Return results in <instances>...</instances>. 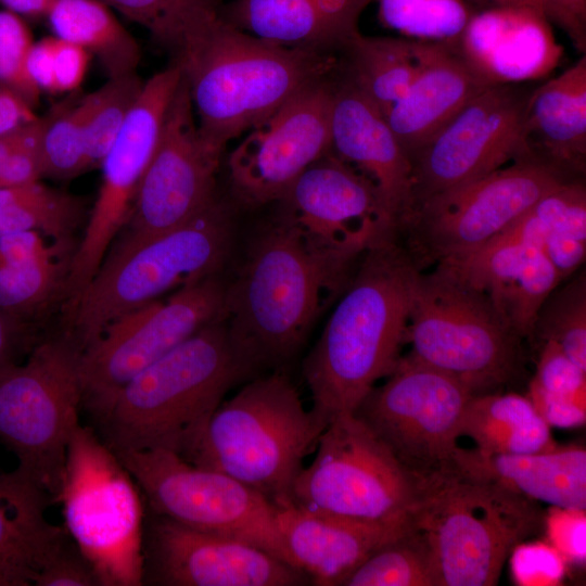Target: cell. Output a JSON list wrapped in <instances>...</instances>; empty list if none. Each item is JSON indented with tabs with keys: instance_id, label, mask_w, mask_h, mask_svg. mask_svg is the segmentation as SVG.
Here are the masks:
<instances>
[{
	"instance_id": "6da1fadb",
	"label": "cell",
	"mask_w": 586,
	"mask_h": 586,
	"mask_svg": "<svg viewBox=\"0 0 586 586\" xmlns=\"http://www.w3.org/2000/svg\"><path fill=\"white\" fill-rule=\"evenodd\" d=\"M361 256L324 250L278 215L255 234L237 276L226 282L222 313L231 348L250 378L285 370Z\"/></svg>"
},
{
	"instance_id": "7a4b0ae2",
	"label": "cell",
	"mask_w": 586,
	"mask_h": 586,
	"mask_svg": "<svg viewBox=\"0 0 586 586\" xmlns=\"http://www.w3.org/2000/svg\"><path fill=\"white\" fill-rule=\"evenodd\" d=\"M419 271L396 238L359 258L302 366L311 410L327 425L339 415L353 413L396 367Z\"/></svg>"
},
{
	"instance_id": "3957f363",
	"label": "cell",
	"mask_w": 586,
	"mask_h": 586,
	"mask_svg": "<svg viewBox=\"0 0 586 586\" xmlns=\"http://www.w3.org/2000/svg\"><path fill=\"white\" fill-rule=\"evenodd\" d=\"M181 67L201 136L225 151L313 81L334 73V54L252 36L219 15L188 36L173 61Z\"/></svg>"
},
{
	"instance_id": "277c9868",
	"label": "cell",
	"mask_w": 586,
	"mask_h": 586,
	"mask_svg": "<svg viewBox=\"0 0 586 586\" xmlns=\"http://www.w3.org/2000/svg\"><path fill=\"white\" fill-rule=\"evenodd\" d=\"M249 374L222 318L137 373L94 421L116 454L162 449L187 459L227 392Z\"/></svg>"
},
{
	"instance_id": "5b68a950",
	"label": "cell",
	"mask_w": 586,
	"mask_h": 586,
	"mask_svg": "<svg viewBox=\"0 0 586 586\" xmlns=\"http://www.w3.org/2000/svg\"><path fill=\"white\" fill-rule=\"evenodd\" d=\"M233 228L229 205L217 196L170 230L137 242H114L87 286L61 310L60 327L85 351L118 317L163 293L220 275Z\"/></svg>"
},
{
	"instance_id": "8992f818",
	"label": "cell",
	"mask_w": 586,
	"mask_h": 586,
	"mask_svg": "<svg viewBox=\"0 0 586 586\" xmlns=\"http://www.w3.org/2000/svg\"><path fill=\"white\" fill-rule=\"evenodd\" d=\"M284 371L251 379L211 417L186 459L225 473L277 507L292 504L303 462L326 429Z\"/></svg>"
},
{
	"instance_id": "52a82bcc",
	"label": "cell",
	"mask_w": 586,
	"mask_h": 586,
	"mask_svg": "<svg viewBox=\"0 0 586 586\" xmlns=\"http://www.w3.org/2000/svg\"><path fill=\"white\" fill-rule=\"evenodd\" d=\"M540 521L536 501L454 466L421 477L409 514L430 549L438 586L496 585L513 548Z\"/></svg>"
},
{
	"instance_id": "ba28073f",
	"label": "cell",
	"mask_w": 586,
	"mask_h": 586,
	"mask_svg": "<svg viewBox=\"0 0 586 586\" xmlns=\"http://www.w3.org/2000/svg\"><path fill=\"white\" fill-rule=\"evenodd\" d=\"M521 341L484 293L445 266L418 272L405 335L413 359L458 380L473 396L499 393L522 373Z\"/></svg>"
},
{
	"instance_id": "9c48e42d",
	"label": "cell",
	"mask_w": 586,
	"mask_h": 586,
	"mask_svg": "<svg viewBox=\"0 0 586 586\" xmlns=\"http://www.w3.org/2000/svg\"><path fill=\"white\" fill-rule=\"evenodd\" d=\"M52 504L101 586H142L143 495L116 453L79 423Z\"/></svg>"
},
{
	"instance_id": "30bf717a",
	"label": "cell",
	"mask_w": 586,
	"mask_h": 586,
	"mask_svg": "<svg viewBox=\"0 0 586 586\" xmlns=\"http://www.w3.org/2000/svg\"><path fill=\"white\" fill-rule=\"evenodd\" d=\"M82 353L75 336L59 327L0 379V442L16 457V470L47 492L51 504L79 425Z\"/></svg>"
},
{
	"instance_id": "8fae6325",
	"label": "cell",
	"mask_w": 586,
	"mask_h": 586,
	"mask_svg": "<svg viewBox=\"0 0 586 586\" xmlns=\"http://www.w3.org/2000/svg\"><path fill=\"white\" fill-rule=\"evenodd\" d=\"M570 179L534 157H520L479 179L433 195L402 222L417 267L470 254L499 234L547 192Z\"/></svg>"
},
{
	"instance_id": "7c38bea8",
	"label": "cell",
	"mask_w": 586,
	"mask_h": 586,
	"mask_svg": "<svg viewBox=\"0 0 586 586\" xmlns=\"http://www.w3.org/2000/svg\"><path fill=\"white\" fill-rule=\"evenodd\" d=\"M315 449L294 482L292 504L371 520L409 517L421 477L354 413L331 420Z\"/></svg>"
},
{
	"instance_id": "4fadbf2b",
	"label": "cell",
	"mask_w": 586,
	"mask_h": 586,
	"mask_svg": "<svg viewBox=\"0 0 586 586\" xmlns=\"http://www.w3.org/2000/svg\"><path fill=\"white\" fill-rule=\"evenodd\" d=\"M116 455L133 476L150 511L199 531L255 545L291 564L278 526L277 506L258 492L171 451Z\"/></svg>"
},
{
	"instance_id": "5bb4252c",
	"label": "cell",
	"mask_w": 586,
	"mask_h": 586,
	"mask_svg": "<svg viewBox=\"0 0 586 586\" xmlns=\"http://www.w3.org/2000/svg\"><path fill=\"white\" fill-rule=\"evenodd\" d=\"M225 290L220 275L212 276L109 323L81 355V408L97 421L137 373L222 318Z\"/></svg>"
},
{
	"instance_id": "9a60e30c",
	"label": "cell",
	"mask_w": 586,
	"mask_h": 586,
	"mask_svg": "<svg viewBox=\"0 0 586 586\" xmlns=\"http://www.w3.org/2000/svg\"><path fill=\"white\" fill-rule=\"evenodd\" d=\"M472 396L458 380L407 355L353 413L411 473L423 477L453 467Z\"/></svg>"
},
{
	"instance_id": "2e32d148",
	"label": "cell",
	"mask_w": 586,
	"mask_h": 586,
	"mask_svg": "<svg viewBox=\"0 0 586 586\" xmlns=\"http://www.w3.org/2000/svg\"><path fill=\"white\" fill-rule=\"evenodd\" d=\"M536 86L519 82L485 88L423 144L410 157L409 213L433 195L523 157L524 118Z\"/></svg>"
},
{
	"instance_id": "e0dca14e",
	"label": "cell",
	"mask_w": 586,
	"mask_h": 586,
	"mask_svg": "<svg viewBox=\"0 0 586 586\" xmlns=\"http://www.w3.org/2000/svg\"><path fill=\"white\" fill-rule=\"evenodd\" d=\"M181 77V67L173 62L144 81L137 103L103 157L99 193L72 256L61 310L87 286L128 221Z\"/></svg>"
},
{
	"instance_id": "ac0fdd59",
	"label": "cell",
	"mask_w": 586,
	"mask_h": 586,
	"mask_svg": "<svg viewBox=\"0 0 586 586\" xmlns=\"http://www.w3.org/2000/svg\"><path fill=\"white\" fill-rule=\"evenodd\" d=\"M334 73L298 91L230 152L228 179L239 204L255 208L279 202L308 166L330 152Z\"/></svg>"
},
{
	"instance_id": "d6986e66",
	"label": "cell",
	"mask_w": 586,
	"mask_h": 586,
	"mask_svg": "<svg viewBox=\"0 0 586 586\" xmlns=\"http://www.w3.org/2000/svg\"><path fill=\"white\" fill-rule=\"evenodd\" d=\"M222 153L201 136L182 75L129 219L114 242L131 243L163 233L206 208L218 196L216 176Z\"/></svg>"
},
{
	"instance_id": "ffe728a7",
	"label": "cell",
	"mask_w": 586,
	"mask_h": 586,
	"mask_svg": "<svg viewBox=\"0 0 586 586\" xmlns=\"http://www.w3.org/2000/svg\"><path fill=\"white\" fill-rule=\"evenodd\" d=\"M142 585H310L295 566L243 540L199 531L146 509Z\"/></svg>"
},
{
	"instance_id": "44dd1931",
	"label": "cell",
	"mask_w": 586,
	"mask_h": 586,
	"mask_svg": "<svg viewBox=\"0 0 586 586\" xmlns=\"http://www.w3.org/2000/svg\"><path fill=\"white\" fill-rule=\"evenodd\" d=\"M277 203L279 217L328 251L359 257L396 238L373 184L332 152L308 166Z\"/></svg>"
},
{
	"instance_id": "7402d4cb",
	"label": "cell",
	"mask_w": 586,
	"mask_h": 586,
	"mask_svg": "<svg viewBox=\"0 0 586 586\" xmlns=\"http://www.w3.org/2000/svg\"><path fill=\"white\" fill-rule=\"evenodd\" d=\"M455 46L486 86L536 82L563 55L544 11L527 4L477 9Z\"/></svg>"
},
{
	"instance_id": "603a6c76",
	"label": "cell",
	"mask_w": 586,
	"mask_h": 586,
	"mask_svg": "<svg viewBox=\"0 0 586 586\" xmlns=\"http://www.w3.org/2000/svg\"><path fill=\"white\" fill-rule=\"evenodd\" d=\"M330 152L373 184L397 232L411 205V163L380 109L344 72L334 84Z\"/></svg>"
},
{
	"instance_id": "cb8c5ba5",
	"label": "cell",
	"mask_w": 586,
	"mask_h": 586,
	"mask_svg": "<svg viewBox=\"0 0 586 586\" xmlns=\"http://www.w3.org/2000/svg\"><path fill=\"white\" fill-rule=\"evenodd\" d=\"M277 521L290 563L310 585L342 586L366 559L406 530L409 517L371 520L289 504L277 507Z\"/></svg>"
},
{
	"instance_id": "d4e9b609",
	"label": "cell",
	"mask_w": 586,
	"mask_h": 586,
	"mask_svg": "<svg viewBox=\"0 0 586 586\" xmlns=\"http://www.w3.org/2000/svg\"><path fill=\"white\" fill-rule=\"evenodd\" d=\"M438 264L484 293L522 340L533 339L539 309L561 282L540 249L499 234L470 254Z\"/></svg>"
},
{
	"instance_id": "484cf974",
	"label": "cell",
	"mask_w": 586,
	"mask_h": 586,
	"mask_svg": "<svg viewBox=\"0 0 586 586\" xmlns=\"http://www.w3.org/2000/svg\"><path fill=\"white\" fill-rule=\"evenodd\" d=\"M487 87L461 58L455 41L420 40L417 73L384 117L410 160Z\"/></svg>"
},
{
	"instance_id": "4316f807",
	"label": "cell",
	"mask_w": 586,
	"mask_h": 586,
	"mask_svg": "<svg viewBox=\"0 0 586 586\" xmlns=\"http://www.w3.org/2000/svg\"><path fill=\"white\" fill-rule=\"evenodd\" d=\"M372 0H232L219 15L257 38L327 54L342 52L359 31Z\"/></svg>"
},
{
	"instance_id": "83f0119b",
	"label": "cell",
	"mask_w": 586,
	"mask_h": 586,
	"mask_svg": "<svg viewBox=\"0 0 586 586\" xmlns=\"http://www.w3.org/2000/svg\"><path fill=\"white\" fill-rule=\"evenodd\" d=\"M523 157L539 160L570 179L586 167V56L537 85L523 125Z\"/></svg>"
},
{
	"instance_id": "f1b7e54d",
	"label": "cell",
	"mask_w": 586,
	"mask_h": 586,
	"mask_svg": "<svg viewBox=\"0 0 586 586\" xmlns=\"http://www.w3.org/2000/svg\"><path fill=\"white\" fill-rule=\"evenodd\" d=\"M453 466L462 472L498 484L533 501L585 510L586 451L557 447L549 451L509 455L485 454L457 447Z\"/></svg>"
},
{
	"instance_id": "f546056e",
	"label": "cell",
	"mask_w": 586,
	"mask_h": 586,
	"mask_svg": "<svg viewBox=\"0 0 586 586\" xmlns=\"http://www.w3.org/2000/svg\"><path fill=\"white\" fill-rule=\"evenodd\" d=\"M51 498L16 469L0 474V586H34L43 563L67 535L46 515Z\"/></svg>"
},
{
	"instance_id": "4dcf8cb0",
	"label": "cell",
	"mask_w": 586,
	"mask_h": 586,
	"mask_svg": "<svg viewBox=\"0 0 586 586\" xmlns=\"http://www.w3.org/2000/svg\"><path fill=\"white\" fill-rule=\"evenodd\" d=\"M485 454L526 455L556 448L550 426L527 396L491 393L472 396L460 425Z\"/></svg>"
},
{
	"instance_id": "1f68e13d",
	"label": "cell",
	"mask_w": 586,
	"mask_h": 586,
	"mask_svg": "<svg viewBox=\"0 0 586 586\" xmlns=\"http://www.w3.org/2000/svg\"><path fill=\"white\" fill-rule=\"evenodd\" d=\"M44 20L54 37L94 55L109 78L136 73L139 44L103 0H54Z\"/></svg>"
},
{
	"instance_id": "d6a6232c",
	"label": "cell",
	"mask_w": 586,
	"mask_h": 586,
	"mask_svg": "<svg viewBox=\"0 0 586 586\" xmlns=\"http://www.w3.org/2000/svg\"><path fill=\"white\" fill-rule=\"evenodd\" d=\"M420 40L370 37L358 31L342 50L343 72L384 115L410 86Z\"/></svg>"
},
{
	"instance_id": "836d02e7",
	"label": "cell",
	"mask_w": 586,
	"mask_h": 586,
	"mask_svg": "<svg viewBox=\"0 0 586 586\" xmlns=\"http://www.w3.org/2000/svg\"><path fill=\"white\" fill-rule=\"evenodd\" d=\"M74 251L0 264V309L33 323L53 304H62Z\"/></svg>"
},
{
	"instance_id": "e575fe53",
	"label": "cell",
	"mask_w": 586,
	"mask_h": 586,
	"mask_svg": "<svg viewBox=\"0 0 586 586\" xmlns=\"http://www.w3.org/2000/svg\"><path fill=\"white\" fill-rule=\"evenodd\" d=\"M342 586H438L430 549L410 522L366 559Z\"/></svg>"
},
{
	"instance_id": "d590c367",
	"label": "cell",
	"mask_w": 586,
	"mask_h": 586,
	"mask_svg": "<svg viewBox=\"0 0 586 586\" xmlns=\"http://www.w3.org/2000/svg\"><path fill=\"white\" fill-rule=\"evenodd\" d=\"M380 23L402 36L453 42L476 11L470 0H377Z\"/></svg>"
},
{
	"instance_id": "8d00e7d4",
	"label": "cell",
	"mask_w": 586,
	"mask_h": 586,
	"mask_svg": "<svg viewBox=\"0 0 586 586\" xmlns=\"http://www.w3.org/2000/svg\"><path fill=\"white\" fill-rule=\"evenodd\" d=\"M143 85L137 73H130L110 77L101 88L81 97L90 169L100 167L137 103Z\"/></svg>"
},
{
	"instance_id": "74e56055",
	"label": "cell",
	"mask_w": 586,
	"mask_h": 586,
	"mask_svg": "<svg viewBox=\"0 0 586 586\" xmlns=\"http://www.w3.org/2000/svg\"><path fill=\"white\" fill-rule=\"evenodd\" d=\"M144 27L174 56L193 29L217 12L219 0H103Z\"/></svg>"
},
{
	"instance_id": "f35d334b",
	"label": "cell",
	"mask_w": 586,
	"mask_h": 586,
	"mask_svg": "<svg viewBox=\"0 0 586 586\" xmlns=\"http://www.w3.org/2000/svg\"><path fill=\"white\" fill-rule=\"evenodd\" d=\"M81 97L73 92L53 106L41 137L43 177L67 180L90 169Z\"/></svg>"
},
{
	"instance_id": "ab89813d",
	"label": "cell",
	"mask_w": 586,
	"mask_h": 586,
	"mask_svg": "<svg viewBox=\"0 0 586 586\" xmlns=\"http://www.w3.org/2000/svg\"><path fill=\"white\" fill-rule=\"evenodd\" d=\"M533 339L557 343L564 354L586 371V277L578 275L544 302Z\"/></svg>"
},
{
	"instance_id": "60d3db41",
	"label": "cell",
	"mask_w": 586,
	"mask_h": 586,
	"mask_svg": "<svg viewBox=\"0 0 586 586\" xmlns=\"http://www.w3.org/2000/svg\"><path fill=\"white\" fill-rule=\"evenodd\" d=\"M84 216L85 204L80 198L51 189L41 198L1 207L0 238L35 230L54 241H71Z\"/></svg>"
},
{
	"instance_id": "b9f144b4",
	"label": "cell",
	"mask_w": 586,
	"mask_h": 586,
	"mask_svg": "<svg viewBox=\"0 0 586 586\" xmlns=\"http://www.w3.org/2000/svg\"><path fill=\"white\" fill-rule=\"evenodd\" d=\"M33 43L25 20L8 10H0V85L16 92L34 107L41 92L26 71Z\"/></svg>"
},
{
	"instance_id": "7bdbcfd3",
	"label": "cell",
	"mask_w": 586,
	"mask_h": 586,
	"mask_svg": "<svg viewBox=\"0 0 586 586\" xmlns=\"http://www.w3.org/2000/svg\"><path fill=\"white\" fill-rule=\"evenodd\" d=\"M530 384L552 395L585 400L586 371L573 362L557 343L545 341Z\"/></svg>"
},
{
	"instance_id": "ee69618b",
	"label": "cell",
	"mask_w": 586,
	"mask_h": 586,
	"mask_svg": "<svg viewBox=\"0 0 586 586\" xmlns=\"http://www.w3.org/2000/svg\"><path fill=\"white\" fill-rule=\"evenodd\" d=\"M34 586H101V583L89 560L67 534L47 558Z\"/></svg>"
},
{
	"instance_id": "f6af8a7d",
	"label": "cell",
	"mask_w": 586,
	"mask_h": 586,
	"mask_svg": "<svg viewBox=\"0 0 586 586\" xmlns=\"http://www.w3.org/2000/svg\"><path fill=\"white\" fill-rule=\"evenodd\" d=\"M509 558L513 578L519 585H557L563 579L565 560L551 545L522 542Z\"/></svg>"
},
{
	"instance_id": "bcb514c9",
	"label": "cell",
	"mask_w": 586,
	"mask_h": 586,
	"mask_svg": "<svg viewBox=\"0 0 586 586\" xmlns=\"http://www.w3.org/2000/svg\"><path fill=\"white\" fill-rule=\"evenodd\" d=\"M550 545L565 561L582 563L586 558L585 510L553 507L546 519Z\"/></svg>"
},
{
	"instance_id": "7dc6e473",
	"label": "cell",
	"mask_w": 586,
	"mask_h": 586,
	"mask_svg": "<svg viewBox=\"0 0 586 586\" xmlns=\"http://www.w3.org/2000/svg\"><path fill=\"white\" fill-rule=\"evenodd\" d=\"M41 335L34 323L16 319L0 309V379L28 356Z\"/></svg>"
},
{
	"instance_id": "c3c4849f",
	"label": "cell",
	"mask_w": 586,
	"mask_h": 586,
	"mask_svg": "<svg viewBox=\"0 0 586 586\" xmlns=\"http://www.w3.org/2000/svg\"><path fill=\"white\" fill-rule=\"evenodd\" d=\"M527 397L549 426L574 428L585 423L586 400L552 395L532 384Z\"/></svg>"
},
{
	"instance_id": "681fc988",
	"label": "cell",
	"mask_w": 586,
	"mask_h": 586,
	"mask_svg": "<svg viewBox=\"0 0 586 586\" xmlns=\"http://www.w3.org/2000/svg\"><path fill=\"white\" fill-rule=\"evenodd\" d=\"M89 56L90 54L82 48L56 38L54 49L56 92L77 90L85 77Z\"/></svg>"
},
{
	"instance_id": "f907efd6",
	"label": "cell",
	"mask_w": 586,
	"mask_h": 586,
	"mask_svg": "<svg viewBox=\"0 0 586 586\" xmlns=\"http://www.w3.org/2000/svg\"><path fill=\"white\" fill-rule=\"evenodd\" d=\"M544 13L581 53L586 51V0H544Z\"/></svg>"
},
{
	"instance_id": "816d5d0a",
	"label": "cell",
	"mask_w": 586,
	"mask_h": 586,
	"mask_svg": "<svg viewBox=\"0 0 586 586\" xmlns=\"http://www.w3.org/2000/svg\"><path fill=\"white\" fill-rule=\"evenodd\" d=\"M542 251L556 268L562 281L574 273L584 263L586 241L549 232Z\"/></svg>"
},
{
	"instance_id": "f5cc1de1",
	"label": "cell",
	"mask_w": 586,
	"mask_h": 586,
	"mask_svg": "<svg viewBox=\"0 0 586 586\" xmlns=\"http://www.w3.org/2000/svg\"><path fill=\"white\" fill-rule=\"evenodd\" d=\"M56 38L44 37L33 43L26 60L29 79L40 91L56 92L54 78V49Z\"/></svg>"
},
{
	"instance_id": "db71d44e",
	"label": "cell",
	"mask_w": 586,
	"mask_h": 586,
	"mask_svg": "<svg viewBox=\"0 0 586 586\" xmlns=\"http://www.w3.org/2000/svg\"><path fill=\"white\" fill-rule=\"evenodd\" d=\"M33 106L11 89L0 85V137L34 120Z\"/></svg>"
},
{
	"instance_id": "11a10c76",
	"label": "cell",
	"mask_w": 586,
	"mask_h": 586,
	"mask_svg": "<svg viewBox=\"0 0 586 586\" xmlns=\"http://www.w3.org/2000/svg\"><path fill=\"white\" fill-rule=\"evenodd\" d=\"M54 0H0V4L24 20L46 18Z\"/></svg>"
},
{
	"instance_id": "9f6ffc18",
	"label": "cell",
	"mask_w": 586,
	"mask_h": 586,
	"mask_svg": "<svg viewBox=\"0 0 586 586\" xmlns=\"http://www.w3.org/2000/svg\"><path fill=\"white\" fill-rule=\"evenodd\" d=\"M52 188L42 184L40 181L29 184L0 188V208L48 194Z\"/></svg>"
},
{
	"instance_id": "6f0895ef",
	"label": "cell",
	"mask_w": 586,
	"mask_h": 586,
	"mask_svg": "<svg viewBox=\"0 0 586 586\" xmlns=\"http://www.w3.org/2000/svg\"><path fill=\"white\" fill-rule=\"evenodd\" d=\"M33 120L16 130L0 137V175L7 161L25 140Z\"/></svg>"
},
{
	"instance_id": "680465c9",
	"label": "cell",
	"mask_w": 586,
	"mask_h": 586,
	"mask_svg": "<svg viewBox=\"0 0 586 586\" xmlns=\"http://www.w3.org/2000/svg\"><path fill=\"white\" fill-rule=\"evenodd\" d=\"M470 2L472 4H476L477 9L505 4H527L539 8L544 11V0H470Z\"/></svg>"
}]
</instances>
